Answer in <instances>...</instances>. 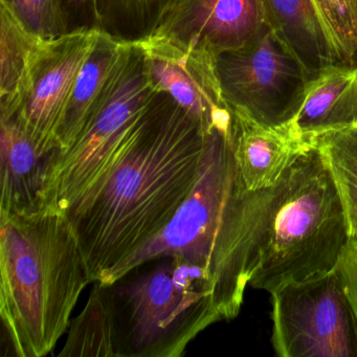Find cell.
<instances>
[{
  "label": "cell",
  "instance_id": "cell-8",
  "mask_svg": "<svg viewBox=\"0 0 357 357\" xmlns=\"http://www.w3.org/2000/svg\"><path fill=\"white\" fill-rule=\"evenodd\" d=\"M281 357H357V317L340 267L271 292Z\"/></svg>",
  "mask_w": 357,
  "mask_h": 357
},
{
  "label": "cell",
  "instance_id": "cell-24",
  "mask_svg": "<svg viewBox=\"0 0 357 357\" xmlns=\"http://www.w3.org/2000/svg\"><path fill=\"white\" fill-rule=\"evenodd\" d=\"M70 3H72L74 7L76 8H86L89 6H95L96 16L98 17V8H97V0H70Z\"/></svg>",
  "mask_w": 357,
  "mask_h": 357
},
{
  "label": "cell",
  "instance_id": "cell-3",
  "mask_svg": "<svg viewBox=\"0 0 357 357\" xmlns=\"http://www.w3.org/2000/svg\"><path fill=\"white\" fill-rule=\"evenodd\" d=\"M0 319L13 355L55 349L87 284L86 264L61 211L0 214Z\"/></svg>",
  "mask_w": 357,
  "mask_h": 357
},
{
  "label": "cell",
  "instance_id": "cell-23",
  "mask_svg": "<svg viewBox=\"0 0 357 357\" xmlns=\"http://www.w3.org/2000/svg\"><path fill=\"white\" fill-rule=\"evenodd\" d=\"M340 273L348 292L351 304L357 317V244L350 242L342 255L340 264Z\"/></svg>",
  "mask_w": 357,
  "mask_h": 357
},
{
  "label": "cell",
  "instance_id": "cell-10",
  "mask_svg": "<svg viewBox=\"0 0 357 357\" xmlns=\"http://www.w3.org/2000/svg\"><path fill=\"white\" fill-rule=\"evenodd\" d=\"M102 29L79 28L51 40L39 62L30 91L12 120L40 155L58 149L59 133L83 64L93 54Z\"/></svg>",
  "mask_w": 357,
  "mask_h": 357
},
{
  "label": "cell",
  "instance_id": "cell-14",
  "mask_svg": "<svg viewBox=\"0 0 357 357\" xmlns=\"http://www.w3.org/2000/svg\"><path fill=\"white\" fill-rule=\"evenodd\" d=\"M266 24L302 63L311 79L342 64L314 0H262Z\"/></svg>",
  "mask_w": 357,
  "mask_h": 357
},
{
  "label": "cell",
  "instance_id": "cell-20",
  "mask_svg": "<svg viewBox=\"0 0 357 357\" xmlns=\"http://www.w3.org/2000/svg\"><path fill=\"white\" fill-rule=\"evenodd\" d=\"M342 66H357V0H314Z\"/></svg>",
  "mask_w": 357,
  "mask_h": 357
},
{
  "label": "cell",
  "instance_id": "cell-5",
  "mask_svg": "<svg viewBox=\"0 0 357 357\" xmlns=\"http://www.w3.org/2000/svg\"><path fill=\"white\" fill-rule=\"evenodd\" d=\"M160 95L148 75L141 50L135 39H128L78 139L68 149L52 153L40 208L66 214L82 200L112 168L131 129Z\"/></svg>",
  "mask_w": 357,
  "mask_h": 357
},
{
  "label": "cell",
  "instance_id": "cell-2",
  "mask_svg": "<svg viewBox=\"0 0 357 357\" xmlns=\"http://www.w3.org/2000/svg\"><path fill=\"white\" fill-rule=\"evenodd\" d=\"M208 135L166 93L137 121L105 176L66 213L91 283L172 220L197 183Z\"/></svg>",
  "mask_w": 357,
  "mask_h": 357
},
{
  "label": "cell",
  "instance_id": "cell-13",
  "mask_svg": "<svg viewBox=\"0 0 357 357\" xmlns=\"http://www.w3.org/2000/svg\"><path fill=\"white\" fill-rule=\"evenodd\" d=\"M357 125V66H332L311 79L288 130L307 143Z\"/></svg>",
  "mask_w": 357,
  "mask_h": 357
},
{
  "label": "cell",
  "instance_id": "cell-21",
  "mask_svg": "<svg viewBox=\"0 0 357 357\" xmlns=\"http://www.w3.org/2000/svg\"><path fill=\"white\" fill-rule=\"evenodd\" d=\"M35 33L56 38L70 32L63 0H7Z\"/></svg>",
  "mask_w": 357,
  "mask_h": 357
},
{
  "label": "cell",
  "instance_id": "cell-6",
  "mask_svg": "<svg viewBox=\"0 0 357 357\" xmlns=\"http://www.w3.org/2000/svg\"><path fill=\"white\" fill-rule=\"evenodd\" d=\"M238 189L231 133L215 129L208 137L199 177L189 197L167 227L116 265L102 285H109L142 263L165 255H181L211 271Z\"/></svg>",
  "mask_w": 357,
  "mask_h": 357
},
{
  "label": "cell",
  "instance_id": "cell-9",
  "mask_svg": "<svg viewBox=\"0 0 357 357\" xmlns=\"http://www.w3.org/2000/svg\"><path fill=\"white\" fill-rule=\"evenodd\" d=\"M160 93L168 95L204 131L231 135L233 110L223 95L217 55L206 47L145 34L135 39Z\"/></svg>",
  "mask_w": 357,
  "mask_h": 357
},
{
  "label": "cell",
  "instance_id": "cell-12",
  "mask_svg": "<svg viewBox=\"0 0 357 357\" xmlns=\"http://www.w3.org/2000/svg\"><path fill=\"white\" fill-rule=\"evenodd\" d=\"M312 143L296 139L288 128L263 126L233 112L231 150L240 191L271 188Z\"/></svg>",
  "mask_w": 357,
  "mask_h": 357
},
{
  "label": "cell",
  "instance_id": "cell-18",
  "mask_svg": "<svg viewBox=\"0 0 357 357\" xmlns=\"http://www.w3.org/2000/svg\"><path fill=\"white\" fill-rule=\"evenodd\" d=\"M59 356H116L114 314L105 285L93 283L86 306L70 321L68 340Z\"/></svg>",
  "mask_w": 357,
  "mask_h": 357
},
{
  "label": "cell",
  "instance_id": "cell-22",
  "mask_svg": "<svg viewBox=\"0 0 357 357\" xmlns=\"http://www.w3.org/2000/svg\"><path fill=\"white\" fill-rule=\"evenodd\" d=\"M165 0H101L98 20L106 18L116 26L141 33L149 31ZM139 36V37H141Z\"/></svg>",
  "mask_w": 357,
  "mask_h": 357
},
{
  "label": "cell",
  "instance_id": "cell-17",
  "mask_svg": "<svg viewBox=\"0 0 357 357\" xmlns=\"http://www.w3.org/2000/svg\"><path fill=\"white\" fill-rule=\"evenodd\" d=\"M127 41L128 39L120 38L103 31L97 47L79 73L60 130L57 151L68 149L82 132L101 99Z\"/></svg>",
  "mask_w": 357,
  "mask_h": 357
},
{
  "label": "cell",
  "instance_id": "cell-4",
  "mask_svg": "<svg viewBox=\"0 0 357 357\" xmlns=\"http://www.w3.org/2000/svg\"><path fill=\"white\" fill-rule=\"evenodd\" d=\"M107 287L118 357H181L222 321L210 268L181 255L142 263Z\"/></svg>",
  "mask_w": 357,
  "mask_h": 357
},
{
  "label": "cell",
  "instance_id": "cell-1",
  "mask_svg": "<svg viewBox=\"0 0 357 357\" xmlns=\"http://www.w3.org/2000/svg\"><path fill=\"white\" fill-rule=\"evenodd\" d=\"M350 244L344 206L315 141L267 189L238 192L213 260L223 319L246 286L275 291L337 267Z\"/></svg>",
  "mask_w": 357,
  "mask_h": 357
},
{
  "label": "cell",
  "instance_id": "cell-7",
  "mask_svg": "<svg viewBox=\"0 0 357 357\" xmlns=\"http://www.w3.org/2000/svg\"><path fill=\"white\" fill-rule=\"evenodd\" d=\"M217 70L231 110L271 128H287L311 81L268 24L243 47L217 56Z\"/></svg>",
  "mask_w": 357,
  "mask_h": 357
},
{
  "label": "cell",
  "instance_id": "cell-19",
  "mask_svg": "<svg viewBox=\"0 0 357 357\" xmlns=\"http://www.w3.org/2000/svg\"><path fill=\"white\" fill-rule=\"evenodd\" d=\"M344 206L350 242L357 244V125L315 139Z\"/></svg>",
  "mask_w": 357,
  "mask_h": 357
},
{
  "label": "cell",
  "instance_id": "cell-16",
  "mask_svg": "<svg viewBox=\"0 0 357 357\" xmlns=\"http://www.w3.org/2000/svg\"><path fill=\"white\" fill-rule=\"evenodd\" d=\"M0 122V214L40 210L41 192L54 151L40 155L15 121Z\"/></svg>",
  "mask_w": 357,
  "mask_h": 357
},
{
  "label": "cell",
  "instance_id": "cell-15",
  "mask_svg": "<svg viewBox=\"0 0 357 357\" xmlns=\"http://www.w3.org/2000/svg\"><path fill=\"white\" fill-rule=\"evenodd\" d=\"M53 38L35 33L0 0V110L1 120L15 118L32 84L33 76Z\"/></svg>",
  "mask_w": 357,
  "mask_h": 357
},
{
  "label": "cell",
  "instance_id": "cell-11",
  "mask_svg": "<svg viewBox=\"0 0 357 357\" xmlns=\"http://www.w3.org/2000/svg\"><path fill=\"white\" fill-rule=\"evenodd\" d=\"M265 24L262 0H165L146 34L206 47L218 56L243 47Z\"/></svg>",
  "mask_w": 357,
  "mask_h": 357
}]
</instances>
